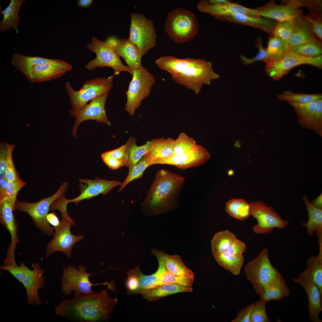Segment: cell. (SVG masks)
<instances>
[{"label":"cell","instance_id":"obj_1","mask_svg":"<svg viewBox=\"0 0 322 322\" xmlns=\"http://www.w3.org/2000/svg\"><path fill=\"white\" fill-rule=\"evenodd\" d=\"M107 291L80 294L65 299L55 307L56 315L77 322H100L108 321L118 303Z\"/></svg>","mask_w":322,"mask_h":322},{"label":"cell","instance_id":"obj_2","mask_svg":"<svg viewBox=\"0 0 322 322\" xmlns=\"http://www.w3.org/2000/svg\"><path fill=\"white\" fill-rule=\"evenodd\" d=\"M155 63L160 69L170 73L176 83L196 94L203 85H210L212 80L219 77L214 71L212 63L203 59L167 55L157 59Z\"/></svg>","mask_w":322,"mask_h":322},{"label":"cell","instance_id":"obj_3","mask_svg":"<svg viewBox=\"0 0 322 322\" xmlns=\"http://www.w3.org/2000/svg\"><path fill=\"white\" fill-rule=\"evenodd\" d=\"M185 180L183 177L167 169L158 171L141 204L145 215L155 216L174 210L179 203Z\"/></svg>","mask_w":322,"mask_h":322},{"label":"cell","instance_id":"obj_4","mask_svg":"<svg viewBox=\"0 0 322 322\" xmlns=\"http://www.w3.org/2000/svg\"><path fill=\"white\" fill-rule=\"evenodd\" d=\"M164 30L175 44L189 42L199 31V24L195 15L186 9L176 8L168 13L164 23Z\"/></svg>","mask_w":322,"mask_h":322},{"label":"cell","instance_id":"obj_5","mask_svg":"<svg viewBox=\"0 0 322 322\" xmlns=\"http://www.w3.org/2000/svg\"><path fill=\"white\" fill-rule=\"evenodd\" d=\"M32 266L33 269L30 270L22 261L19 266L2 265L0 266V269L8 271L23 284L26 291L27 302L29 304L39 305L41 301L38 290L44 286L45 279L43 275L44 271L38 263L32 264Z\"/></svg>","mask_w":322,"mask_h":322},{"label":"cell","instance_id":"obj_6","mask_svg":"<svg viewBox=\"0 0 322 322\" xmlns=\"http://www.w3.org/2000/svg\"><path fill=\"white\" fill-rule=\"evenodd\" d=\"M68 185L67 182H64L53 194L41 199L36 202L30 203L17 200L15 203V209L28 214L32 219L36 227L42 232L49 236L54 235V228L49 224L46 215L49 211L52 203L64 194Z\"/></svg>","mask_w":322,"mask_h":322},{"label":"cell","instance_id":"obj_7","mask_svg":"<svg viewBox=\"0 0 322 322\" xmlns=\"http://www.w3.org/2000/svg\"><path fill=\"white\" fill-rule=\"evenodd\" d=\"M114 75L108 78L97 77L86 80L81 88L76 91L67 81L65 87L72 108L78 110L90 100L107 92L113 88Z\"/></svg>","mask_w":322,"mask_h":322},{"label":"cell","instance_id":"obj_8","mask_svg":"<svg viewBox=\"0 0 322 322\" xmlns=\"http://www.w3.org/2000/svg\"><path fill=\"white\" fill-rule=\"evenodd\" d=\"M87 47L96 55L95 58L85 66L87 70H93L97 68L108 66L113 69L114 75H118L122 72H129L132 75L133 70L123 64L114 49L107 42L102 41L94 36L91 38V42L87 44Z\"/></svg>","mask_w":322,"mask_h":322},{"label":"cell","instance_id":"obj_9","mask_svg":"<svg viewBox=\"0 0 322 322\" xmlns=\"http://www.w3.org/2000/svg\"><path fill=\"white\" fill-rule=\"evenodd\" d=\"M133 71L132 80L126 92L127 101L125 108L131 116L134 114L143 100L149 95L155 82L154 76L142 66Z\"/></svg>","mask_w":322,"mask_h":322},{"label":"cell","instance_id":"obj_10","mask_svg":"<svg viewBox=\"0 0 322 322\" xmlns=\"http://www.w3.org/2000/svg\"><path fill=\"white\" fill-rule=\"evenodd\" d=\"M244 272L258 295L264 286L280 273L271 264L266 248L245 265Z\"/></svg>","mask_w":322,"mask_h":322},{"label":"cell","instance_id":"obj_11","mask_svg":"<svg viewBox=\"0 0 322 322\" xmlns=\"http://www.w3.org/2000/svg\"><path fill=\"white\" fill-rule=\"evenodd\" d=\"M156 37L152 20L142 13H131L129 38L137 47L143 56L155 47Z\"/></svg>","mask_w":322,"mask_h":322},{"label":"cell","instance_id":"obj_12","mask_svg":"<svg viewBox=\"0 0 322 322\" xmlns=\"http://www.w3.org/2000/svg\"><path fill=\"white\" fill-rule=\"evenodd\" d=\"M251 215L257 221L253 227L256 234L267 235L274 228L284 229L289 224L288 220L282 219L272 207L267 206L262 201L250 202Z\"/></svg>","mask_w":322,"mask_h":322},{"label":"cell","instance_id":"obj_13","mask_svg":"<svg viewBox=\"0 0 322 322\" xmlns=\"http://www.w3.org/2000/svg\"><path fill=\"white\" fill-rule=\"evenodd\" d=\"M86 267L83 265H80L78 269L71 265L63 269V275L61 278V289L66 295L74 292V296L95 292L92 287L104 284L105 283L93 284L89 280V276L92 273H87Z\"/></svg>","mask_w":322,"mask_h":322},{"label":"cell","instance_id":"obj_14","mask_svg":"<svg viewBox=\"0 0 322 322\" xmlns=\"http://www.w3.org/2000/svg\"><path fill=\"white\" fill-rule=\"evenodd\" d=\"M73 225L75 226L76 224L67 220L61 219L59 225L54 227L53 237L46 247L47 257L56 251L64 253L68 258L71 257L74 245L84 238L82 235L76 236L72 233L70 228Z\"/></svg>","mask_w":322,"mask_h":322},{"label":"cell","instance_id":"obj_15","mask_svg":"<svg viewBox=\"0 0 322 322\" xmlns=\"http://www.w3.org/2000/svg\"><path fill=\"white\" fill-rule=\"evenodd\" d=\"M109 92L96 97L78 110L72 108L69 110V114L75 119L72 130V136L76 137V131L79 124L86 120H93L109 125L106 111L105 105Z\"/></svg>","mask_w":322,"mask_h":322},{"label":"cell","instance_id":"obj_16","mask_svg":"<svg viewBox=\"0 0 322 322\" xmlns=\"http://www.w3.org/2000/svg\"><path fill=\"white\" fill-rule=\"evenodd\" d=\"M303 127L322 136V99L306 103L289 102Z\"/></svg>","mask_w":322,"mask_h":322},{"label":"cell","instance_id":"obj_17","mask_svg":"<svg viewBox=\"0 0 322 322\" xmlns=\"http://www.w3.org/2000/svg\"><path fill=\"white\" fill-rule=\"evenodd\" d=\"M303 64H309L322 69V55L307 57L291 51L278 62L266 66L265 71L273 80H278L294 67Z\"/></svg>","mask_w":322,"mask_h":322},{"label":"cell","instance_id":"obj_18","mask_svg":"<svg viewBox=\"0 0 322 322\" xmlns=\"http://www.w3.org/2000/svg\"><path fill=\"white\" fill-rule=\"evenodd\" d=\"M282 3L284 4H277L272 0L255 8L261 16L277 21L294 19L303 15V10L299 8L303 7L301 0H283Z\"/></svg>","mask_w":322,"mask_h":322},{"label":"cell","instance_id":"obj_19","mask_svg":"<svg viewBox=\"0 0 322 322\" xmlns=\"http://www.w3.org/2000/svg\"><path fill=\"white\" fill-rule=\"evenodd\" d=\"M72 69L65 61L53 59L50 62L35 66L23 74L32 83L47 81L59 78Z\"/></svg>","mask_w":322,"mask_h":322},{"label":"cell","instance_id":"obj_20","mask_svg":"<svg viewBox=\"0 0 322 322\" xmlns=\"http://www.w3.org/2000/svg\"><path fill=\"white\" fill-rule=\"evenodd\" d=\"M210 155L208 151L202 145H197L190 151L153 161L150 165L156 164L173 165L177 168L185 169L202 165L210 158Z\"/></svg>","mask_w":322,"mask_h":322},{"label":"cell","instance_id":"obj_21","mask_svg":"<svg viewBox=\"0 0 322 322\" xmlns=\"http://www.w3.org/2000/svg\"><path fill=\"white\" fill-rule=\"evenodd\" d=\"M13 206L7 201L0 203V221L10 232L11 243L8 246L6 258L3 266H17L15 258V251L16 245L20 242L18 236V226L13 213L15 210Z\"/></svg>","mask_w":322,"mask_h":322},{"label":"cell","instance_id":"obj_22","mask_svg":"<svg viewBox=\"0 0 322 322\" xmlns=\"http://www.w3.org/2000/svg\"><path fill=\"white\" fill-rule=\"evenodd\" d=\"M198 10L208 13L216 18L241 14L249 16L261 17L259 11L255 8L245 7L239 3L227 0L218 3L210 4L208 1H200L197 5Z\"/></svg>","mask_w":322,"mask_h":322},{"label":"cell","instance_id":"obj_23","mask_svg":"<svg viewBox=\"0 0 322 322\" xmlns=\"http://www.w3.org/2000/svg\"><path fill=\"white\" fill-rule=\"evenodd\" d=\"M293 281L300 285L305 291L308 298V318L312 322H322L319 314L322 310V295L309 275L304 270Z\"/></svg>","mask_w":322,"mask_h":322},{"label":"cell","instance_id":"obj_24","mask_svg":"<svg viewBox=\"0 0 322 322\" xmlns=\"http://www.w3.org/2000/svg\"><path fill=\"white\" fill-rule=\"evenodd\" d=\"M106 42L113 48L120 57L123 58L129 69L133 70L142 66V54L129 38L118 39L111 37L108 38Z\"/></svg>","mask_w":322,"mask_h":322},{"label":"cell","instance_id":"obj_25","mask_svg":"<svg viewBox=\"0 0 322 322\" xmlns=\"http://www.w3.org/2000/svg\"><path fill=\"white\" fill-rule=\"evenodd\" d=\"M79 181L86 184L85 188L81 191L80 194L77 197L71 199H66L67 204L74 202L77 204L80 202L85 199H88L100 194L105 195L113 188L120 185L122 183L114 180H108L96 177L95 179H81Z\"/></svg>","mask_w":322,"mask_h":322},{"label":"cell","instance_id":"obj_26","mask_svg":"<svg viewBox=\"0 0 322 322\" xmlns=\"http://www.w3.org/2000/svg\"><path fill=\"white\" fill-rule=\"evenodd\" d=\"M310 42H322L315 33L312 25L306 20L303 15L294 19L292 33L289 41L291 47Z\"/></svg>","mask_w":322,"mask_h":322},{"label":"cell","instance_id":"obj_27","mask_svg":"<svg viewBox=\"0 0 322 322\" xmlns=\"http://www.w3.org/2000/svg\"><path fill=\"white\" fill-rule=\"evenodd\" d=\"M216 18L222 21H229L257 28L270 35L272 34L273 28L277 21L261 16H251L241 14L222 16Z\"/></svg>","mask_w":322,"mask_h":322},{"label":"cell","instance_id":"obj_28","mask_svg":"<svg viewBox=\"0 0 322 322\" xmlns=\"http://www.w3.org/2000/svg\"><path fill=\"white\" fill-rule=\"evenodd\" d=\"M290 290L280 273L264 287L259 295L260 299L266 303L272 300H279L288 297Z\"/></svg>","mask_w":322,"mask_h":322},{"label":"cell","instance_id":"obj_29","mask_svg":"<svg viewBox=\"0 0 322 322\" xmlns=\"http://www.w3.org/2000/svg\"><path fill=\"white\" fill-rule=\"evenodd\" d=\"M303 199L308 212L309 217L307 222H301V225L306 228V233L310 236L316 233L318 244L322 242V209L314 206L306 195L303 196Z\"/></svg>","mask_w":322,"mask_h":322},{"label":"cell","instance_id":"obj_30","mask_svg":"<svg viewBox=\"0 0 322 322\" xmlns=\"http://www.w3.org/2000/svg\"><path fill=\"white\" fill-rule=\"evenodd\" d=\"M266 49L267 56L263 61L266 66L278 62L291 51L288 41L282 40L272 34L268 37Z\"/></svg>","mask_w":322,"mask_h":322},{"label":"cell","instance_id":"obj_31","mask_svg":"<svg viewBox=\"0 0 322 322\" xmlns=\"http://www.w3.org/2000/svg\"><path fill=\"white\" fill-rule=\"evenodd\" d=\"M174 140L171 137L167 138L162 137L152 140L150 150L143 158L150 164L153 161L172 155Z\"/></svg>","mask_w":322,"mask_h":322},{"label":"cell","instance_id":"obj_32","mask_svg":"<svg viewBox=\"0 0 322 322\" xmlns=\"http://www.w3.org/2000/svg\"><path fill=\"white\" fill-rule=\"evenodd\" d=\"M24 0H11L9 5L4 10L0 11L3 15V19L0 21V31L4 32L10 29L18 30L20 22L19 12Z\"/></svg>","mask_w":322,"mask_h":322},{"label":"cell","instance_id":"obj_33","mask_svg":"<svg viewBox=\"0 0 322 322\" xmlns=\"http://www.w3.org/2000/svg\"><path fill=\"white\" fill-rule=\"evenodd\" d=\"M192 287L183 286L176 284L161 285L141 291L140 294L148 301H156L165 296L182 292H192Z\"/></svg>","mask_w":322,"mask_h":322},{"label":"cell","instance_id":"obj_34","mask_svg":"<svg viewBox=\"0 0 322 322\" xmlns=\"http://www.w3.org/2000/svg\"><path fill=\"white\" fill-rule=\"evenodd\" d=\"M303 7H306L309 13L303 15L304 18L312 25L318 36L322 40V1L301 0Z\"/></svg>","mask_w":322,"mask_h":322},{"label":"cell","instance_id":"obj_35","mask_svg":"<svg viewBox=\"0 0 322 322\" xmlns=\"http://www.w3.org/2000/svg\"><path fill=\"white\" fill-rule=\"evenodd\" d=\"M136 138L131 137L126 143V149L123 164L129 169L136 165L151 148V140L139 146L136 144Z\"/></svg>","mask_w":322,"mask_h":322},{"label":"cell","instance_id":"obj_36","mask_svg":"<svg viewBox=\"0 0 322 322\" xmlns=\"http://www.w3.org/2000/svg\"><path fill=\"white\" fill-rule=\"evenodd\" d=\"M52 59L28 56L15 52L12 55L11 63L16 69L23 74L33 67L50 62Z\"/></svg>","mask_w":322,"mask_h":322},{"label":"cell","instance_id":"obj_37","mask_svg":"<svg viewBox=\"0 0 322 322\" xmlns=\"http://www.w3.org/2000/svg\"><path fill=\"white\" fill-rule=\"evenodd\" d=\"M318 246V255L311 256L307 260L306 267L304 270L311 277L322 295V244Z\"/></svg>","mask_w":322,"mask_h":322},{"label":"cell","instance_id":"obj_38","mask_svg":"<svg viewBox=\"0 0 322 322\" xmlns=\"http://www.w3.org/2000/svg\"><path fill=\"white\" fill-rule=\"evenodd\" d=\"M225 207L230 216L238 220H244L251 215L250 204L243 199H231L226 203Z\"/></svg>","mask_w":322,"mask_h":322},{"label":"cell","instance_id":"obj_39","mask_svg":"<svg viewBox=\"0 0 322 322\" xmlns=\"http://www.w3.org/2000/svg\"><path fill=\"white\" fill-rule=\"evenodd\" d=\"M157 258L158 263V267L154 273L149 275L143 274L140 270L139 273V289L138 294L144 290L151 288L160 278L163 273L167 270L165 264L164 256L157 255Z\"/></svg>","mask_w":322,"mask_h":322},{"label":"cell","instance_id":"obj_40","mask_svg":"<svg viewBox=\"0 0 322 322\" xmlns=\"http://www.w3.org/2000/svg\"><path fill=\"white\" fill-rule=\"evenodd\" d=\"M236 238L234 234L227 230L216 233L211 241L213 256L227 252L229 246Z\"/></svg>","mask_w":322,"mask_h":322},{"label":"cell","instance_id":"obj_41","mask_svg":"<svg viewBox=\"0 0 322 322\" xmlns=\"http://www.w3.org/2000/svg\"><path fill=\"white\" fill-rule=\"evenodd\" d=\"M214 257L218 264L235 275L240 274L244 261L243 256H237L231 255L227 252L222 253Z\"/></svg>","mask_w":322,"mask_h":322},{"label":"cell","instance_id":"obj_42","mask_svg":"<svg viewBox=\"0 0 322 322\" xmlns=\"http://www.w3.org/2000/svg\"><path fill=\"white\" fill-rule=\"evenodd\" d=\"M165 264L167 270L174 274L194 276L193 272L185 266L179 255H170L165 253Z\"/></svg>","mask_w":322,"mask_h":322},{"label":"cell","instance_id":"obj_43","mask_svg":"<svg viewBox=\"0 0 322 322\" xmlns=\"http://www.w3.org/2000/svg\"><path fill=\"white\" fill-rule=\"evenodd\" d=\"M194 279V276L177 275L167 270L151 288L162 285L172 284L192 287Z\"/></svg>","mask_w":322,"mask_h":322},{"label":"cell","instance_id":"obj_44","mask_svg":"<svg viewBox=\"0 0 322 322\" xmlns=\"http://www.w3.org/2000/svg\"><path fill=\"white\" fill-rule=\"evenodd\" d=\"M277 97L281 100L286 101L288 103H306L322 99V95L321 93H296L287 90L278 94Z\"/></svg>","mask_w":322,"mask_h":322},{"label":"cell","instance_id":"obj_45","mask_svg":"<svg viewBox=\"0 0 322 322\" xmlns=\"http://www.w3.org/2000/svg\"><path fill=\"white\" fill-rule=\"evenodd\" d=\"M291 51L307 57L322 55V42H310L304 43L291 48Z\"/></svg>","mask_w":322,"mask_h":322},{"label":"cell","instance_id":"obj_46","mask_svg":"<svg viewBox=\"0 0 322 322\" xmlns=\"http://www.w3.org/2000/svg\"><path fill=\"white\" fill-rule=\"evenodd\" d=\"M194 139L185 133L179 134L177 138L174 140L173 154H182L192 150L196 145Z\"/></svg>","mask_w":322,"mask_h":322},{"label":"cell","instance_id":"obj_47","mask_svg":"<svg viewBox=\"0 0 322 322\" xmlns=\"http://www.w3.org/2000/svg\"><path fill=\"white\" fill-rule=\"evenodd\" d=\"M150 165L149 163L142 157L136 165L129 169L128 175L124 181L122 183L117 193L121 191L125 186L132 180L140 178L145 170Z\"/></svg>","mask_w":322,"mask_h":322},{"label":"cell","instance_id":"obj_48","mask_svg":"<svg viewBox=\"0 0 322 322\" xmlns=\"http://www.w3.org/2000/svg\"><path fill=\"white\" fill-rule=\"evenodd\" d=\"M294 19L277 21L272 34L282 40L289 41L292 33Z\"/></svg>","mask_w":322,"mask_h":322},{"label":"cell","instance_id":"obj_49","mask_svg":"<svg viewBox=\"0 0 322 322\" xmlns=\"http://www.w3.org/2000/svg\"><path fill=\"white\" fill-rule=\"evenodd\" d=\"M26 184L20 178L14 181L8 182L5 197L0 203L7 201L10 202L15 208V205L17 200V196L18 191Z\"/></svg>","mask_w":322,"mask_h":322},{"label":"cell","instance_id":"obj_50","mask_svg":"<svg viewBox=\"0 0 322 322\" xmlns=\"http://www.w3.org/2000/svg\"><path fill=\"white\" fill-rule=\"evenodd\" d=\"M140 270V267L139 265L131 269L126 273L127 279L126 286L127 294H138L139 289V272Z\"/></svg>","mask_w":322,"mask_h":322},{"label":"cell","instance_id":"obj_51","mask_svg":"<svg viewBox=\"0 0 322 322\" xmlns=\"http://www.w3.org/2000/svg\"><path fill=\"white\" fill-rule=\"evenodd\" d=\"M267 303L260 299L254 303L250 315V322H269L265 307Z\"/></svg>","mask_w":322,"mask_h":322},{"label":"cell","instance_id":"obj_52","mask_svg":"<svg viewBox=\"0 0 322 322\" xmlns=\"http://www.w3.org/2000/svg\"><path fill=\"white\" fill-rule=\"evenodd\" d=\"M15 145L9 144L7 160V168L5 178L8 182L16 180L20 178L15 166L12 153Z\"/></svg>","mask_w":322,"mask_h":322},{"label":"cell","instance_id":"obj_53","mask_svg":"<svg viewBox=\"0 0 322 322\" xmlns=\"http://www.w3.org/2000/svg\"><path fill=\"white\" fill-rule=\"evenodd\" d=\"M255 43L256 47L258 49V52L255 57L252 58H248L240 54V58L244 64L249 65L257 61H263L266 58V49L262 46L261 37L258 36L255 39Z\"/></svg>","mask_w":322,"mask_h":322},{"label":"cell","instance_id":"obj_54","mask_svg":"<svg viewBox=\"0 0 322 322\" xmlns=\"http://www.w3.org/2000/svg\"><path fill=\"white\" fill-rule=\"evenodd\" d=\"M65 199L64 194L54 202L50 207L49 211L58 210L61 213V220H67L75 222L68 214L66 209L67 204L65 202Z\"/></svg>","mask_w":322,"mask_h":322},{"label":"cell","instance_id":"obj_55","mask_svg":"<svg viewBox=\"0 0 322 322\" xmlns=\"http://www.w3.org/2000/svg\"><path fill=\"white\" fill-rule=\"evenodd\" d=\"M8 145L4 142L0 143V179L5 178Z\"/></svg>","mask_w":322,"mask_h":322},{"label":"cell","instance_id":"obj_56","mask_svg":"<svg viewBox=\"0 0 322 322\" xmlns=\"http://www.w3.org/2000/svg\"><path fill=\"white\" fill-rule=\"evenodd\" d=\"M246 249L245 244L236 238L229 246L227 252L231 255L239 256L243 255Z\"/></svg>","mask_w":322,"mask_h":322},{"label":"cell","instance_id":"obj_57","mask_svg":"<svg viewBox=\"0 0 322 322\" xmlns=\"http://www.w3.org/2000/svg\"><path fill=\"white\" fill-rule=\"evenodd\" d=\"M254 303H252L244 309L240 310L232 322H250L251 312Z\"/></svg>","mask_w":322,"mask_h":322},{"label":"cell","instance_id":"obj_58","mask_svg":"<svg viewBox=\"0 0 322 322\" xmlns=\"http://www.w3.org/2000/svg\"><path fill=\"white\" fill-rule=\"evenodd\" d=\"M126 147L127 145L126 143L124 145L117 149L105 152L102 154L115 158L121 161L123 163L126 154Z\"/></svg>","mask_w":322,"mask_h":322},{"label":"cell","instance_id":"obj_59","mask_svg":"<svg viewBox=\"0 0 322 322\" xmlns=\"http://www.w3.org/2000/svg\"><path fill=\"white\" fill-rule=\"evenodd\" d=\"M101 157L104 163L112 170L116 169L124 166L121 161L115 158L102 154Z\"/></svg>","mask_w":322,"mask_h":322},{"label":"cell","instance_id":"obj_60","mask_svg":"<svg viewBox=\"0 0 322 322\" xmlns=\"http://www.w3.org/2000/svg\"><path fill=\"white\" fill-rule=\"evenodd\" d=\"M47 221L54 227H57L60 224V222L57 216L53 213H48L46 215Z\"/></svg>","mask_w":322,"mask_h":322},{"label":"cell","instance_id":"obj_61","mask_svg":"<svg viewBox=\"0 0 322 322\" xmlns=\"http://www.w3.org/2000/svg\"><path fill=\"white\" fill-rule=\"evenodd\" d=\"M7 183L8 181L5 178L0 179V202L5 197Z\"/></svg>","mask_w":322,"mask_h":322},{"label":"cell","instance_id":"obj_62","mask_svg":"<svg viewBox=\"0 0 322 322\" xmlns=\"http://www.w3.org/2000/svg\"><path fill=\"white\" fill-rule=\"evenodd\" d=\"M93 1V0H78L77 1V5L78 7L86 8L91 6Z\"/></svg>","mask_w":322,"mask_h":322},{"label":"cell","instance_id":"obj_63","mask_svg":"<svg viewBox=\"0 0 322 322\" xmlns=\"http://www.w3.org/2000/svg\"><path fill=\"white\" fill-rule=\"evenodd\" d=\"M315 207L322 209V193L316 198L311 202Z\"/></svg>","mask_w":322,"mask_h":322}]
</instances>
